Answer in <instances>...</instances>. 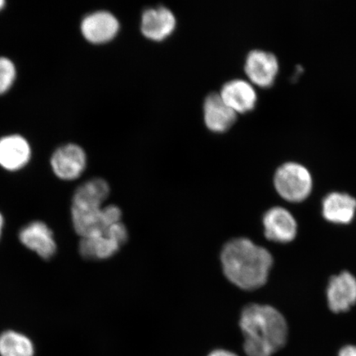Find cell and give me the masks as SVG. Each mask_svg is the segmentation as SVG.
<instances>
[{
  "label": "cell",
  "instance_id": "23",
  "mask_svg": "<svg viewBox=\"0 0 356 356\" xmlns=\"http://www.w3.org/2000/svg\"><path fill=\"white\" fill-rule=\"evenodd\" d=\"M3 227V217L1 215V213H0V238H1Z\"/></svg>",
  "mask_w": 356,
  "mask_h": 356
},
{
  "label": "cell",
  "instance_id": "15",
  "mask_svg": "<svg viewBox=\"0 0 356 356\" xmlns=\"http://www.w3.org/2000/svg\"><path fill=\"white\" fill-rule=\"evenodd\" d=\"M203 108L204 122L213 132L228 131L237 120L238 113L225 104L218 92L207 95Z\"/></svg>",
  "mask_w": 356,
  "mask_h": 356
},
{
  "label": "cell",
  "instance_id": "11",
  "mask_svg": "<svg viewBox=\"0 0 356 356\" xmlns=\"http://www.w3.org/2000/svg\"><path fill=\"white\" fill-rule=\"evenodd\" d=\"M265 235L270 241L287 243L297 235V222L286 209L273 207L264 217Z\"/></svg>",
  "mask_w": 356,
  "mask_h": 356
},
{
  "label": "cell",
  "instance_id": "17",
  "mask_svg": "<svg viewBox=\"0 0 356 356\" xmlns=\"http://www.w3.org/2000/svg\"><path fill=\"white\" fill-rule=\"evenodd\" d=\"M356 200L349 194L332 193L324 198L323 215L334 224L346 225L354 219Z\"/></svg>",
  "mask_w": 356,
  "mask_h": 356
},
{
  "label": "cell",
  "instance_id": "3",
  "mask_svg": "<svg viewBox=\"0 0 356 356\" xmlns=\"http://www.w3.org/2000/svg\"><path fill=\"white\" fill-rule=\"evenodd\" d=\"M274 186L283 199L289 202H301L309 197L313 179L309 169L296 162H287L275 173Z\"/></svg>",
  "mask_w": 356,
  "mask_h": 356
},
{
  "label": "cell",
  "instance_id": "19",
  "mask_svg": "<svg viewBox=\"0 0 356 356\" xmlns=\"http://www.w3.org/2000/svg\"><path fill=\"white\" fill-rule=\"evenodd\" d=\"M17 70L10 58L0 56V96L6 95L15 86Z\"/></svg>",
  "mask_w": 356,
  "mask_h": 356
},
{
  "label": "cell",
  "instance_id": "16",
  "mask_svg": "<svg viewBox=\"0 0 356 356\" xmlns=\"http://www.w3.org/2000/svg\"><path fill=\"white\" fill-rule=\"evenodd\" d=\"M110 194V186L106 180L100 177L92 178L80 185L75 191L72 200V208L90 210L104 207Z\"/></svg>",
  "mask_w": 356,
  "mask_h": 356
},
{
  "label": "cell",
  "instance_id": "12",
  "mask_svg": "<svg viewBox=\"0 0 356 356\" xmlns=\"http://www.w3.org/2000/svg\"><path fill=\"white\" fill-rule=\"evenodd\" d=\"M329 308L334 313H343L356 304V278L348 271L332 277L327 289Z\"/></svg>",
  "mask_w": 356,
  "mask_h": 356
},
{
  "label": "cell",
  "instance_id": "8",
  "mask_svg": "<svg viewBox=\"0 0 356 356\" xmlns=\"http://www.w3.org/2000/svg\"><path fill=\"white\" fill-rule=\"evenodd\" d=\"M33 148L20 134H8L0 137V167L8 172H17L29 165Z\"/></svg>",
  "mask_w": 356,
  "mask_h": 356
},
{
  "label": "cell",
  "instance_id": "5",
  "mask_svg": "<svg viewBox=\"0 0 356 356\" xmlns=\"http://www.w3.org/2000/svg\"><path fill=\"white\" fill-rule=\"evenodd\" d=\"M129 238L126 225L122 222L111 227L104 234L82 238L79 253L88 260H106L113 257L127 243Z\"/></svg>",
  "mask_w": 356,
  "mask_h": 356
},
{
  "label": "cell",
  "instance_id": "7",
  "mask_svg": "<svg viewBox=\"0 0 356 356\" xmlns=\"http://www.w3.org/2000/svg\"><path fill=\"white\" fill-rule=\"evenodd\" d=\"M79 29L87 42L95 44H105L118 35L120 22L110 11L97 10L83 17Z\"/></svg>",
  "mask_w": 356,
  "mask_h": 356
},
{
  "label": "cell",
  "instance_id": "22",
  "mask_svg": "<svg viewBox=\"0 0 356 356\" xmlns=\"http://www.w3.org/2000/svg\"><path fill=\"white\" fill-rule=\"evenodd\" d=\"M7 6V2L6 0H0V13L6 10Z\"/></svg>",
  "mask_w": 356,
  "mask_h": 356
},
{
  "label": "cell",
  "instance_id": "6",
  "mask_svg": "<svg viewBox=\"0 0 356 356\" xmlns=\"http://www.w3.org/2000/svg\"><path fill=\"white\" fill-rule=\"evenodd\" d=\"M88 157L81 145L75 143L61 145L50 159L52 172L64 181H74L81 176L87 168Z\"/></svg>",
  "mask_w": 356,
  "mask_h": 356
},
{
  "label": "cell",
  "instance_id": "14",
  "mask_svg": "<svg viewBox=\"0 0 356 356\" xmlns=\"http://www.w3.org/2000/svg\"><path fill=\"white\" fill-rule=\"evenodd\" d=\"M220 95L225 104L237 113H245L255 108L256 89L252 83L243 79H234L222 86Z\"/></svg>",
  "mask_w": 356,
  "mask_h": 356
},
{
  "label": "cell",
  "instance_id": "20",
  "mask_svg": "<svg viewBox=\"0 0 356 356\" xmlns=\"http://www.w3.org/2000/svg\"><path fill=\"white\" fill-rule=\"evenodd\" d=\"M338 356H356L355 346H346L341 348Z\"/></svg>",
  "mask_w": 356,
  "mask_h": 356
},
{
  "label": "cell",
  "instance_id": "1",
  "mask_svg": "<svg viewBox=\"0 0 356 356\" xmlns=\"http://www.w3.org/2000/svg\"><path fill=\"white\" fill-rule=\"evenodd\" d=\"M220 261L226 278L236 286L249 291L264 286L273 265L270 253L246 238L226 243Z\"/></svg>",
  "mask_w": 356,
  "mask_h": 356
},
{
  "label": "cell",
  "instance_id": "21",
  "mask_svg": "<svg viewBox=\"0 0 356 356\" xmlns=\"http://www.w3.org/2000/svg\"><path fill=\"white\" fill-rule=\"evenodd\" d=\"M208 356H238L235 353H232V351L227 350L224 349H217L213 350L212 353L209 354Z\"/></svg>",
  "mask_w": 356,
  "mask_h": 356
},
{
  "label": "cell",
  "instance_id": "18",
  "mask_svg": "<svg viewBox=\"0 0 356 356\" xmlns=\"http://www.w3.org/2000/svg\"><path fill=\"white\" fill-rule=\"evenodd\" d=\"M34 347L29 337L22 334L8 331L0 336V355L33 356Z\"/></svg>",
  "mask_w": 356,
  "mask_h": 356
},
{
  "label": "cell",
  "instance_id": "10",
  "mask_svg": "<svg viewBox=\"0 0 356 356\" xmlns=\"http://www.w3.org/2000/svg\"><path fill=\"white\" fill-rule=\"evenodd\" d=\"M177 19L175 13L165 6L147 8L142 13L141 32L147 38L162 41L175 31Z\"/></svg>",
  "mask_w": 356,
  "mask_h": 356
},
{
  "label": "cell",
  "instance_id": "4",
  "mask_svg": "<svg viewBox=\"0 0 356 356\" xmlns=\"http://www.w3.org/2000/svg\"><path fill=\"white\" fill-rule=\"evenodd\" d=\"M71 213L75 232L81 238L104 234L111 226L122 222V217L121 209L115 204L90 210L72 208Z\"/></svg>",
  "mask_w": 356,
  "mask_h": 356
},
{
  "label": "cell",
  "instance_id": "2",
  "mask_svg": "<svg viewBox=\"0 0 356 356\" xmlns=\"http://www.w3.org/2000/svg\"><path fill=\"white\" fill-rule=\"evenodd\" d=\"M239 327L248 356H273L286 344V319L270 305L252 304L245 307L240 316Z\"/></svg>",
  "mask_w": 356,
  "mask_h": 356
},
{
  "label": "cell",
  "instance_id": "13",
  "mask_svg": "<svg viewBox=\"0 0 356 356\" xmlns=\"http://www.w3.org/2000/svg\"><path fill=\"white\" fill-rule=\"evenodd\" d=\"M19 239L26 248L44 260L51 259L56 254V243L52 231L42 221H34L24 227Z\"/></svg>",
  "mask_w": 356,
  "mask_h": 356
},
{
  "label": "cell",
  "instance_id": "9",
  "mask_svg": "<svg viewBox=\"0 0 356 356\" xmlns=\"http://www.w3.org/2000/svg\"><path fill=\"white\" fill-rule=\"evenodd\" d=\"M244 70L253 84L267 88L273 86L277 76L279 61L273 53L256 49L248 53Z\"/></svg>",
  "mask_w": 356,
  "mask_h": 356
}]
</instances>
